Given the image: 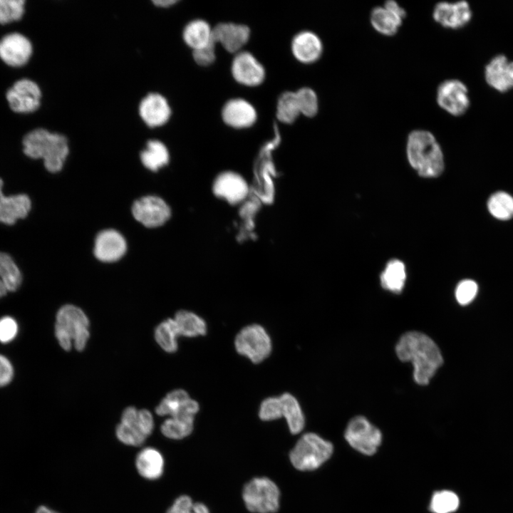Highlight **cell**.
Segmentation results:
<instances>
[{
	"instance_id": "obj_38",
	"label": "cell",
	"mask_w": 513,
	"mask_h": 513,
	"mask_svg": "<svg viewBox=\"0 0 513 513\" xmlns=\"http://www.w3.org/2000/svg\"><path fill=\"white\" fill-rule=\"evenodd\" d=\"M24 0H0V24L21 19L24 13Z\"/></svg>"
},
{
	"instance_id": "obj_5",
	"label": "cell",
	"mask_w": 513,
	"mask_h": 513,
	"mask_svg": "<svg viewBox=\"0 0 513 513\" xmlns=\"http://www.w3.org/2000/svg\"><path fill=\"white\" fill-rule=\"evenodd\" d=\"M333 445L316 433L303 435L291 450L289 457L293 466L301 471L318 468L331 456Z\"/></svg>"
},
{
	"instance_id": "obj_40",
	"label": "cell",
	"mask_w": 513,
	"mask_h": 513,
	"mask_svg": "<svg viewBox=\"0 0 513 513\" xmlns=\"http://www.w3.org/2000/svg\"><path fill=\"white\" fill-rule=\"evenodd\" d=\"M166 513H209V511L204 504L193 502L187 495H181L174 501Z\"/></svg>"
},
{
	"instance_id": "obj_17",
	"label": "cell",
	"mask_w": 513,
	"mask_h": 513,
	"mask_svg": "<svg viewBox=\"0 0 513 513\" xmlns=\"http://www.w3.org/2000/svg\"><path fill=\"white\" fill-rule=\"evenodd\" d=\"M472 12L465 1L455 3L440 2L433 10L434 20L445 28L457 29L467 25Z\"/></svg>"
},
{
	"instance_id": "obj_16",
	"label": "cell",
	"mask_w": 513,
	"mask_h": 513,
	"mask_svg": "<svg viewBox=\"0 0 513 513\" xmlns=\"http://www.w3.org/2000/svg\"><path fill=\"white\" fill-rule=\"evenodd\" d=\"M32 53L31 41L19 33H11L0 39V58L11 66H21Z\"/></svg>"
},
{
	"instance_id": "obj_31",
	"label": "cell",
	"mask_w": 513,
	"mask_h": 513,
	"mask_svg": "<svg viewBox=\"0 0 513 513\" xmlns=\"http://www.w3.org/2000/svg\"><path fill=\"white\" fill-rule=\"evenodd\" d=\"M282 408V417L286 420L290 432L299 433L305 424L304 416L297 400L289 393H284L280 397Z\"/></svg>"
},
{
	"instance_id": "obj_7",
	"label": "cell",
	"mask_w": 513,
	"mask_h": 513,
	"mask_svg": "<svg viewBox=\"0 0 513 513\" xmlns=\"http://www.w3.org/2000/svg\"><path fill=\"white\" fill-rule=\"evenodd\" d=\"M242 498L252 512L274 513L279 507L280 492L270 479L255 477L245 484Z\"/></svg>"
},
{
	"instance_id": "obj_24",
	"label": "cell",
	"mask_w": 513,
	"mask_h": 513,
	"mask_svg": "<svg viewBox=\"0 0 513 513\" xmlns=\"http://www.w3.org/2000/svg\"><path fill=\"white\" fill-rule=\"evenodd\" d=\"M3 181L0 178V222L13 224L28 214L31 202L28 195L19 194L9 197L2 192Z\"/></svg>"
},
{
	"instance_id": "obj_29",
	"label": "cell",
	"mask_w": 513,
	"mask_h": 513,
	"mask_svg": "<svg viewBox=\"0 0 513 513\" xmlns=\"http://www.w3.org/2000/svg\"><path fill=\"white\" fill-rule=\"evenodd\" d=\"M140 156L142 165L152 171H157L165 166L170 160L167 147L157 140H149Z\"/></svg>"
},
{
	"instance_id": "obj_8",
	"label": "cell",
	"mask_w": 513,
	"mask_h": 513,
	"mask_svg": "<svg viewBox=\"0 0 513 513\" xmlns=\"http://www.w3.org/2000/svg\"><path fill=\"white\" fill-rule=\"evenodd\" d=\"M237 351L254 363L261 362L270 354L271 339L265 329L258 324L242 328L235 338Z\"/></svg>"
},
{
	"instance_id": "obj_44",
	"label": "cell",
	"mask_w": 513,
	"mask_h": 513,
	"mask_svg": "<svg viewBox=\"0 0 513 513\" xmlns=\"http://www.w3.org/2000/svg\"><path fill=\"white\" fill-rule=\"evenodd\" d=\"M192 56L195 61L200 66H206L212 64L216 58L215 43L212 42L204 48L193 51Z\"/></svg>"
},
{
	"instance_id": "obj_19",
	"label": "cell",
	"mask_w": 513,
	"mask_h": 513,
	"mask_svg": "<svg viewBox=\"0 0 513 513\" xmlns=\"http://www.w3.org/2000/svg\"><path fill=\"white\" fill-rule=\"evenodd\" d=\"M484 78L487 84L499 92L513 88V61L502 54L493 57L486 65Z\"/></svg>"
},
{
	"instance_id": "obj_47",
	"label": "cell",
	"mask_w": 513,
	"mask_h": 513,
	"mask_svg": "<svg viewBox=\"0 0 513 513\" xmlns=\"http://www.w3.org/2000/svg\"><path fill=\"white\" fill-rule=\"evenodd\" d=\"M35 513H58L46 507L41 506L39 507Z\"/></svg>"
},
{
	"instance_id": "obj_20",
	"label": "cell",
	"mask_w": 513,
	"mask_h": 513,
	"mask_svg": "<svg viewBox=\"0 0 513 513\" xmlns=\"http://www.w3.org/2000/svg\"><path fill=\"white\" fill-rule=\"evenodd\" d=\"M171 108L167 99L158 93H150L140 103L139 114L150 127L165 124L171 116Z\"/></svg>"
},
{
	"instance_id": "obj_25",
	"label": "cell",
	"mask_w": 513,
	"mask_h": 513,
	"mask_svg": "<svg viewBox=\"0 0 513 513\" xmlns=\"http://www.w3.org/2000/svg\"><path fill=\"white\" fill-rule=\"evenodd\" d=\"M291 51L299 61L311 63L316 61L321 56L323 45L316 33L304 31L294 37L291 42Z\"/></svg>"
},
{
	"instance_id": "obj_2",
	"label": "cell",
	"mask_w": 513,
	"mask_h": 513,
	"mask_svg": "<svg viewBox=\"0 0 513 513\" xmlns=\"http://www.w3.org/2000/svg\"><path fill=\"white\" fill-rule=\"evenodd\" d=\"M24 152L33 159L41 158L45 167L52 173L59 172L69 152L67 138L51 133L44 128H36L23 138Z\"/></svg>"
},
{
	"instance_id": "obj_13",
	"label": "cell",
	"mask_w": 513,
	"mask_h": 513,
	"mask_svg": "<svg viewBox=\"0 0 513 513\" xmlns=\"http://www.w3.org/2000/svg\"><path fill=\"white\" fill-rule=\"evenodd\" d=\"M198 410L197 402L191 399L187 393L182 389L168 393L155 408L158 415H170L177 419H194Z\"/></svg>"
},
{
	"instance_id": "obj_9",
	"label": "cell",
	"mask_w": 513,
	"mask_h": 513,
	"mask_svg": "<svg viewBox=\"0 0 513 513\" xmlns=\"http://www.w3.org/2000/svg\"><path fill=\"white\" fill-rule=\"evenodd\" d=\"M344 436L353 449L366 455H373L382 441L380 430L361 415L349 421Z\"/></svg>"
},
{
	"instance_id": "obj_32",
	"label": "cell",
	"mask_w": 513,
	"mask_h": 513,
	"mask_svg": "<svg viewBox=\"0 0 513 513\" xmlns=\"http://www.w3.org/2000/svg\"><path fill=\"white\" fill-rule=\"evenodd\" d=\"M175 321L179 335L186 337L204 336L207 332L205 321L197 314L185 310L177 312Z\"/></svg>"
},
{
	"instance_id": "obj_22",
	"label": "cell",
	"mask_w": 513,
	"mask_h": 513,
	"mask_svg": "<svg viewBox=\"0 0 513 513\" xmlns=\"http://www.w3.org/2000/svg\"><path fill=\"white\" fill-rule=\"evenodd\" d=\"M250 30L248 26L234 23H220L212 28V39L219 43L230 53L239 50L249 41Z\"/></svg>"
},
{
	"instance_id": "obj_11",
	"label": "cell",
	"mask_w": 513,
	"mask_h": 513,
	"mask_svg": "<svg viewBox=\"0 0 513 513\" xmlns=\"http://www.w3.org/2000/svg\"><path fill=\"white\" fill-rule=\"evenodd\" d=\"M10 108L16 113H30L38 108L41 91L33 81L23 78L17 81L6 93Z\"/></svg>"
},
{
	"instance_id": "obj_10",
	"label": "cell",
	"mask_w": 513,
	"mask_h": 513,
	"mask_svg": "<svg viewBox=\"0 0 513 513\" xmlns=\"http://www.w3.org/2000/svg\"><path fill=\"white\" fill-rule=\"evenodd\" d=\"M437 102L448 113L455 116L462 115L470 106L468 89L459 80L445 81L438 86Z\"/></svg>"
},
{
	"instance_id": "obj_14",
	"label": "cell",
	"mask_w": 513,
	"mask_h": 513,
	"mask_svg": "<svg viewBox=\"0 0 513 513\" xmlns=\"http://www.w3.org/2000/svg\"><path fill=\"white\" fill-rule=\"evenodd\" d=\"M231 69L234 78L244 86H256L264 80L265 71L263 66L247 51L236 54Z\"/></svg>"
},
{
	"instance_id": "obj_23",
	"label": "cell",
	"mask_w": 513,
	"mask_h": 513,
	"mask_svg": "<svg viewBox=\"0 0 513 513\" xmlns=\"http://www.w3.org/2000/svg\"><path fill=\"white\" fill-rule=\"evenodd\" d=\"M222 116L227 125L234 128H246L256 122V112L248 101L234 98L225 103Z\"/></svg>"
},
{
	"instance_id": "obj_27",
	"label": "cell",
	"mask_w": 513,
	"mask_h": 513,
	"mask_svg": "<svg viewBox=\"0 0 513 513\" xmlns=\"http://www.w3.org/2000/svg\"><path fill=\"white\" fill-rule=\"evenodd\" d=\"M182 37L187 46L195 50L208 46L212 39V28L202 19H195L189 22L184 28Z\"/></svg>"
},
{
	"instance_id": "obj_12",
	"label": "cell",
	"mask_w": 513,
	"mask_h": 513,
	"mask_svg": "<svg viewBox=\"0 0 513 513\" xmlns=\"http://www.w3.org/2000/svg\"><path fill=\"white\" fill-rule=\"evenodd\" d=\"M132 213L137 221L150 228L162 225L171 215L169 206L156 196H145L135 201Z\"/></svg>"
},
{
	"instance_id": "obj_33",
	"label": "cell",
	"mask_w": 513,
	"mask_h": 513,
	"mask_svg": "<svg viewBox=\"0 0 513 513\" xmlns=\"http://www.w3.org/2000/svg\"><path fill=\"white\" fill-rule=\"evenodd\" d=\"M301 114L299 102L295 92L286 91L279 98L276 117L283 123L290 124Z\"/></svg>"
},
{
	"instance_id": "obj_36",
	"label": "cell",
	"mask_w": 513,
	"mask_h": 513,
	"mask_svg": "<svg viewBox=\"0 0 513 513\" xmlns=\"http://www.w3.org/2000/svg\"><path fill=\"white\" fill-rule=\"evenodd\" d=\"M194 419H177L170 418L161 425V432L164 436L173 440H180L187 437L193 430Z\"/></svg>"
},
{
	"instance_id": "obj_37",
	"label": "cell",
	"mask_w": 513,
	"mask_h": 513,
	"mask_svg": "<svg viewBox=\"0 0 513 513\" xmlns=\"http://www.w3.org/2000/svg\"><path fill=\"white\" fill-rule=\"evenodd\" d=\"M459 503V498L453 492L437 491L432 497L430 509L433 513H451L457 510Z\"/></svg>"
},
{
	"instance_id": "obj_3",
	"label": "cell",
	"mask_w": 513,
	"mask_h": 513,
	"mask_svg": "<svg viewBox=\"0 0 513 513\" xmlns=\"http://www.w3.org/2000/svg\"><path fill=\"white\" fill-rule=\"evenodd\" d=\"M407 156L410 165L424 177L439 176L444 170L441 148L429 131L418 130L410 133L407 142Z\"/></svg>"
},
{
	"instance_id": "obj_30",
	"label": "cell",
	"mask_w": 513,
	"mask_h": 513,
	"mask_svg": "<svg viewBox=\"0 0 513 513\" xmlns=\"http://www.w3.org/2000/svg\"><path fill=\"white\" fill-rule=\"evenodd\" d=\"M406 279L404 264L399 260L390 261L380 274V284L383 289L399 294L403 291Z\"/></svg>"
},
{
	"instance_id": "obj_18",
	"label": "cell",
	"mask_w": 513,
	"mask_h": 513,
	"mask_svg": "<svg viewBox=\"0 0 513 513\" xmlns=\"http://www.w3.org/2000/svg\"><path fill=\"white\" fill-rule=\"evenodd\" d=\"M214 194L235 204L242 201L248 195L249 187L245 180L239 174L227 171L219 174L212 186Z\"/></svg>"
},
{
	"instance_id": "obj_28",
	"label": "cell",
	"mask_w": 513,
	"mask_h": 513,
	"mask_svg": "<svg viewBox=\"0 0 513 513\" xmlns=\"http://www.w3.org/2000/svg\"><path fill=\"white\" fill-rule=\"evenodd\" d=\"M21 282V273L11 256L0 252V298L16 291Z\"/></svg>"
},
{
	"instance_id": "obj_41",
	"label": "cell",
	"mask_w": 513,
	"mask_h": 513,
	"mask_svg": "<svg viewBox=\"0 0 513 513\" xmlns=\"http://www.w3.org/2000/svg\"><path fill=\"white\" fill-rule=\"evenodd\" d=\"M259 416L262 420L269 421L282 417L281 403L279 397L268 398L261 404Z\"/></svg>"
},
{
	"instance_id": "obj_1",
	"label": "cell",
	"mask_w": 513,
	"mask_h": 513,
	"mask_svg": "<svg viewBox=\"0 0 513 513\" xmlns=\"http://www.w3.org/2000/svg\"><path fill=\"white\" fill-rule=\"evenodd\" d=\"M395 352L401 361L412 363L414 380L420 385H428L443 363L434 341L418 331L403 334L395 346Z\"/></svg>"
},
{
	"instance_id": "obj_26",
	"label": "cell",
	"mask_w": 513,
	"mask_h": 513,
	"mask_svg": "<svg viewBox=\"0 0 513 513\" xmlns=\"http://www.w3.org/2000/svg\"><path fill=\"white\" fill-rule=\"evenodd\" d=\"M165 461L160 451L153 447H145L137 455L135 467L141 477L147 480H156L164 471Z\"/></svg>"
},
{
	"instance_id": "obj_42",
	"label": "cell",
	"mask_w": 513,
	"mask_h": 513,
	"mask_svg": "<svg viewBox=\"0 0 513 513\" xmlns=\"http://www.w3.org/2000/svg\"><path fill=\"white\" fill-rule=\"evenodd\" d=\"M477 291L478 286L475 281L465 279L457 284L455 289V298L460 305L465 306L473 301Z\"/></svg>"
},
{
	"instance_id": "obj_45",
	"label": "cell",
	"mask_w": 513,
	"mask_h": 513,
	"mask_svg": "<svg viewBox=\"0 0 513 513\" xmlns=\"http://www.w3.org/2000/svg\"><path fill=\"white\" fill-rule=\"evenodd\" d=\"M14 375V368L9 361L0 354V387L5 386L11 382Z\"/></svg>"
},
{
	"instance_id": "obj_15",
	"label": "cell",
	"mask_w": 513,
	"mask_h": 513,
	"mask_svg": "<svg viewBox=\"0 0 513 513\" xmlns=\"http://www.w3.org/2000/svg\"><path fill=\"white\" fill-rule=\"evenodd\" d=\"M405 16V11L397 2L389 0L383 6H376L372 10L370 23L380 33L393 36L398 32Z\"/></svg>"
},
{
	"instance_id": "obj_43",
	"label": "cell",
	"mask_w": 513,
	"mask_h": 513,
	"mask_svg": "<svg viewBox=\"0 0 513 513\" xmlns=\"http://www.w3.org/2000/svg\"><path fill=\"white\" fill-rule=\"evenodd\" d=\"M18 324L16 321L10 316H5L0 319V341L9 343L17 335Z\"/></svg>"
},
{
	"instance_id": "obj_6",
	"label": "cell",
	"mask_w": 513,
	"mask_h": 513,
	"mask_svg": "<svg viewBox=\"0 0 513 513\" xmlns=\"http://www.w3.org/2000/svg\"><path fill=\"white\" fill-rule=\"evenodd\" d=\"M153 428L154 420L149 410L128 407L122 414L115 435L118 440L125 445L140 446L152 432Z\"/></svg>"
},
{
	"instance_id": "obj_4",
	"label": "cell",
	"mask_w": 513,
	"mask_h": 513,
	"mask_svg": "<svg viewBox=\"0 0 513 513\" xmlns=\"http://www.w3.org/2000/svg\"><path fill=\"white\" fill-rule=\"evenodd\" d=\"M89 321L84 312L78 307L67 304L57 312L55 335L65 351L71 348L72 340L78 351L84 349L89 338Z\"/></svg>"
},
{
	"instance_id": "obj_35",
	"label": "cell",
	"mask_w": 513,
	"mask_h": 513,
	"mask_svg": "<svg viewBox=\"0 0 513 513\" xmlns=\"http://www.w3.org/2000/svg\"><path fill=\"white\" fill-rule=\"evenodd\" d=\"M487 207L497 219L507 220L513 217V197L507 192H497L491 195Z\"/></svg>"
},
{
	"instance_id": "obj_46",
	"label": "cell",
	"mask_w": 513,
	"mask_h": 513,
	"mask_svg": "<svg viewBox=\"0 0 513 513\" xmlns=\"http://www.w3.org/2000/svg\"><path fill=\"white\" fill-rule=\"evenodd\" d=\"M177 1L176 0H153L152 3L157 6L160 7H168L170 6L175 4H176Z\"/></svg>"
},
{
	"instance_id": "obj_21",
	"label": "cell",
	"mask_w": 513,
	"mask_h": 513,
	"mask_svg": "<svg viewBox=\"0 0 513 513\" xmlns=\"http://www.w3.org/2000/svg\"><path fill=\"white\" fill-rule=\"evenodd\" d=\"M127 249L124 237L114 229H105L97 235L94 255L100 261L113 262L120 259Z\"/></svg>"
},
{
	"instance_id": "obj_39",
	"label": "cell",
	"mask_w": 513,
	"mask_h": 513,
	"mask_svg": "<svg viewBox=\"0 0 513 513\" xmlns=\"http://www.w3.org/2000/svg\"><path fill=\"white\" fill-rule=\"evenodd\" d=\"M302 115L314 117L318 112V101L316 93L309 88H301L296 91Z\"/></svg>"
},
{
	"instance_id": "obj_34",
	"label": "cell",
	"mask_w": 513,
	"mask_h": 513,
	"mask_svg": "<svg viewBox=\"0 0 513 513\" xmlns=\"http://www.w3.org/2000/svg\"><path fill=\"white\" fill-rule=\"evenodd\" d=\"M179 333L174 319L168 318L157 326L155 331V338L160 346L168 353H174L177 349V338Z\"/></svg>"
}]
</instances>
